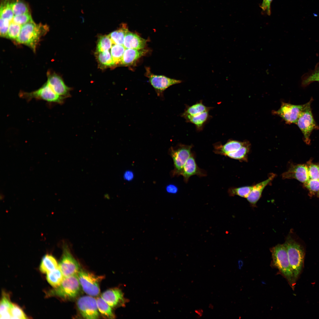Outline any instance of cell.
Wrapping results in <instances>:
<instances>
[{"label": "cell", "instance_id": "6da1fadb", "mask_svg": "<svg viewBox=\"0 0 319 319\" xmlns=\"http://www.w3.org/2000/svg\"><path fill=\"white\" fill-rule=\"evenodd\" d=\"M49 30L46 25L36 24L32 20L22 25L19 35L16 40L19 44L26 45L35 52L41 37Z\"/></svg>", "mask_w": 319, "mask_h": 319}, {"label": "cell", "instance_id": "7a4b0ae2", "mask_svg": "<svg viewBox=\"0 0 319 319\" xmlns=\"http://www.w3.org/2000/svg\"><path fill=\"white\" fill-rule=\"evenodd\" d=\"M272 265L279 270L288 281L293 289L296 282L289 263L286 247L285 243L278 244L270 249Z\"/></svg>", "mask_w": 319, "mask_h": 319}, {"label": "cell", "instance_id": "3957f363", "mask_svg": "<svg viewBox=\"0 0 319 319\" xmlns=\"http://www.w3.org/2000/svg\"><path fill=\"white\" fill-rule=\"evenodd\" d=\"M285 244L294 280L296 282L303 267L304 251L302 246L290 236L287 238Z\"/></svg>", "mask_w": 319, "mask_h": 319}, {"label": "cell", "instance_id": "277c9868", "mask_svg": "<svg viewBox=\"0 0 319 319\" xmlns=\"http://www.w3.org/2000/svg\"><path fill=\"white\" fill-rule=\"evenodd\" d=\"M80 287L77 274L64 277L60 285L48 291L47 296H56L64 299L73 298L79 294Z\"/></svg>", "mask_w": 319, "mask_h": 319}, {"label": "cell", "instance_id": "5b68a950", "mask_svg": "<svg viewBox=\"0 0 319 319\" xmlns=\"http://www.w3.org/2000/svg\"><path fill=\"white\" fill-rule=\"evenodd\" d=\"M19 96L28 101L33 99L42 100L51 103L61 104L65 98L56 93L47 82L38 89L30 92L21 91Z\"/></svg>", "mask_w": 319, "mask_h": 319}, {"label": "cell", "instance_id": "8992f818", "mask_svg": "<svg viewBox=\"0 0 319 319\" xmlns=\"http://www.w3.org/2000/svg\"><path fill=\"white\" fill-rule=\"evenodd\" d=\"M313 100L312 98L306 103V105L296 123L303 135L304 141L307 144L310 143V137L313 131L318 128L314 118L311 108V104Z\"/></svg>", "mask_w": 319, "mask_h": 319}, {"label": "cell", "instance_id": "52a82bcc", "mask_svg": "<svg viewBox=\"0 0 319 319\" xmlns=\"http://www.w3.org/2000/svg\"><path fill=\"white\" fill-rule=\"evenodd\" d=\"M192 147V145L180 144L176 148L170 149V154L174 167L173 175H181L185 163L191 154Z\"/></svg>", "mask_w": 319, "mask_h": 319}, {"label": "cell", "instance_id": "ba28073f", "mask_svg": "<svg viewBox=\"0 0 319 319\" xmlns=\"http://www.w3.org/2000/svg\"><path fill=\"white\" fill-rule=\"evenodd\" d=\"M77 275L81 287L86 294L92 296H96L100 294L99 278L81 269Z\"/></svg>", "mask_w": 319, "mask_h": 319}, {"label": "cell", "instance_id": "9c48e42d", "mask_svg": "<svg viewBox=\"0 0 319 319\" xmlns=\"http://www.w3.org/2000/svg\"><path fill=\"white\" fill-rule=\"evenodd\" d=\"M59 267L64 276L77 274L80 269L78 262L73 257L66 245H64Z\"/></svg>", "mask_w": 319, "mask_h": 319}, {"label": "cell", "instance_id": "30bf717a", "mask_svg": "<svg viewBox=\"0 0 319 319\" xmlns=\"http://www.w3.org/2000/svg\"><path fill=\"white\" fill-rule=\"evenodd\" d=\"M77 305L82 316L84 318L94 319L98 318V311L96 300L90 296L80 297L77 300Z\"/></svg>", "mask_w": 319, "mask_h": 319}, {"label": "cell", "instance_id": "8fae6325", "mask_svg": "<svg viewBox=\"0 0 319 319\" xmlns=\"http://www.w3.org/2000/svg\"><path fill=\"white\" fill-rule=\"evenodd\" d=\"M306 104L295 105L283 102L279 109L274 113L280 116L288 124L296 123Z\"/></svg>", "mask_w": 319, "mask_h": 319}, {"label": "cell", "instance_id": "7c38bea8", "mask_svg": "<svg viewBox=\"0 0 319 319\" xmlns=\"http://www.w3.org/2000/svg\"><path fill=\"white\" fill-rule=\"evenodd\" d=\"M147 75L149 82L154 89L157 95L161 98H163L164 91L168 87L182 82L180 80L170 78L163 75L149 73Z\"/></svg>", "mask_w": 319, "mask_h": 319}, {"label": "cell", "instance_id": "4fadbf2b", "mask_svg": "<svg viewBox=\"0 0 319 319\" xmlns=\"http://www.w3.org/2000/svg\"><path fill=\"white\" fill-rule=\"evenodd\" d=\"M47 83L57 94L65 98L70 96L71 88L65 84L62 78L56 73L48 71Z\"/></svg>", "mask_w": 319, "mask_h": 319}, {"label": "cell", "instance_id": "5bb4252c", "mask_svg": "<svg viewBox=\"0 0 319 319\" xmlns=\"http://www.w3.org/2000/svg\"><path fill=\"white\" fill-rule=\"evenodd\" d=\"M281 176L283 179H295L304 183L310 179L307 167L305 165H292Z\"/></svg>", "mask_w": 319, "mask_h": 319}, {"label": "cell", "instance_id": "9a60e30c", "mask_svg": "<svg viewBox=\"0 0 319 319\" xmlns=\"http://www.w3.org/2000/svg\"><path fill=\"white\" fill-rule=\"evenodd\" d=\"M101 297L112 308L122 306L125 302L123 293L117 288L105 291L102 294Z\"/></svg>", "mask_w": 319, "mask_h": 319}, {"label": "cell", "instance_id": "2e32d148", "mask_svg": "<svg viewBox=\"0 0 319 319\" xmlns=\"http://www.w3.org/2000/svg\"><path fill=\"white\" fill-rule=\"evenodd\" d=\"M181 175L183 176L185 182L187 183L191 176L196 175L203 177L206 174L205 172L198 166L194 155L191 154L185 163Z\"/></svg>", "mask_w": 319, "mask_h": 319}, {"label": "cell", "instance_id": "e0dca14e", "mask_svg": "<svg viewBox=\"0 0 319 319\" xmlns=\"http://www.w3.org/2000/svg\"><path fill=\"white\" fill-rule=\"evenodd\" d=\"M276 176L275 174L271 173L266 180L253 185L251 191L246 198L248 201L252 205H255L261 198L264 188L272 182Z\"/></svg>", "mask_w": 319, "mask_h": 319}, {"label": "cell", "instance_id": "ac0fdd59", "mask_svg": "<svg viewBox=\"0 0 319 319\" xmlns=\"http://www.w3.org/2000/svg\"><path fill=\"white\" fill-rule=\"evenodd\" d=\"M146 43V40L128 31L125 35L123 45L126 48L140 50L145 47Z\"/></svg>", "mask_w": 319, "mask_h": 319}, {"label": "cell", "instance_id": "d6986e66", "mask_svg": "<svg viewBox=\"0 0 319 319\" xmlns=\"http://www.w3.org/2000/svg\"><path fill=\"white\" fill-rule=\"evenodd\" d=\"M245 142L230 140L224 145L217 144L214 146V152L217 154L225 156L229 153L234 152L239 149L244 145Z\"/></svg>", "mask_w": 319, "mask_h": 319}, {"label": "cell", "instance_id": "ffe728a7", "mask_svg": "<svg viewBox=\"0 0 319 319\" xmlns=\"http://www.w3.org/2000/svg\"><path fill=\"white\" fill-rule=\"evenodd\" d=\"M146 52L142 49L126 48L121 64L125 66L130 65L142 56Z\"/></svg>", "mask_w": 319, "mask_h": 319}, {"label": "cell", "instance_id": "44dd1931", "mask_svg": "<svg viewBox=\"0 0 319 319\" xmlns=\"http://www.w3.org/2000/svg\"><path fill=\"white\" fill-rule=\"evenodd\" d=\"M58 267V264L55 258L51 255L47 254L41 260L39 269L42 273L47 274Z\"/></svg>", "mask_w": 319, "mask_h": 319}, {"label": "cell", "instance_id": "7402d4cb", "mask_svg": "<svg viewBox=\"0 0 319 319\" xmlns=\"http://www.w3.org/2000/svg\"><path fill=\"white\" fill-rule=\"evenodd\" d=\"M12 303L8 294L3 292L0 301V319H11V311Z\"/></svg>", "mask_w": 319, "mask_h": 319}, {"label": "cell", "instance_id": "603a6c76", "mask_svg": "<svg viewBox=\"0 0 319 319\" xmlns=\"http://www.w3.org/2000/svg\"><path fill=\"white\" fill-rule=\"evenodd\" d=\"M209 111H206L194 116H182L187 121L194 125L198 130H201L209 117Z\"/></svg>", "mask_w": 319, "mask_h": 319}, {"label": "cell", "instance_id": "cb8c5ba5", "mask_svg": "<svg viewBox=\"0 0 319 319\" xmlns=\"http://www.w3.org/2000/svg\"><path fill=\"white\" fill-rule=\"evenodd\" d=\"M126 24H122L117 30L110 33L109 35L113 44L123 45L125 35L128 31Z\"/></svg>", "mask_w": 319, "mask_h": 319}, {"label": "cell", "instance_id": "d4e9b609", "mask_svg": "<svg viewBox=\"0 0 319 319\" xmlns=\"http://www.w3.org/2000/svg\"><path fill=\"white\" fill-rule=\"evenodd\" d=\"M250 148V144L248 141H245L244 145L237 150L229 153L225 156L240 161H247L248 157Z\"/></svg>", "mask_w": 319, "mask_h": 319}, {"label": "cell", "instance_id": "484cf974", "mask_svg": "<svg viewBox=\"0 0 319 319\" xmlns=\"http://www.w3.org/2000/svg\"><path fill=\"white\" fill-rule=\"evenodd\" d=\"M64 276L58 267L46 274L48 283L53 288L58 287L62 281Z\"/></svg>", "mask_w": 319, "mask_h": 319}, {"label": "cell", "instance_id": "4316f807", "mask_svg": "<svg viewBox=\"0 0 319 319\" xmlns=\"http://www.w3.org/2000/svg\"><path fill=\"white\" fill-rule=\"evenodd\" d=\"M96 55L101 66L106 68L115 65L111 53L109 50L101 52H96Z\"/></svg>", "mask_w": 319, "mask_h": 319}, {"label": "cell", "instance_id": "83f0119b", "mask_svg": "<svg viewBox=\"0 0 319 319\" xmlns=\"http://www.w3.org/2000/svg\"><path fill=\"white\" fill-rule=\"evenodd\" d=\"M99 313L103 316L109 318H114L115 316L112 308L101 297L96 299Z\"/></svg>", "mask_w": 319, "mask_h": 319}, {"label": "cell", "instance_id": "f1b7e54d", "mask_svg": "<svg viewBox=\"0 0 319 319\" xmlns=\"http://www.w3.org/2000/svg\"><path fill=\"white\" fill-rule=\"evenodd\" d=\"M210 109V107L205 106L202 103V102H200L187 107L181 116H194L205 112L209 111Z\"/></svg>", "mask_w": 319, "mask_h": 319}, {"label": "cell", "instance_id": "f546056e", "mask_svg": "<svg viewBox=\"0 0 319 319\" xmlns=\"http://www.w3.org/2000/svg\"><path fill=\"white\" fill-rule=\"evenodd\" d=\"M0 18L6 19L12 22L14 14L9 0H4L0 6Z\"/></svg>", "mask_w": 319, "mask_h": 319}, {"label": "cell", "instance_id": "4dcf8cb0", "mask_svg": "<svg viewBox=\"0 0 319 319\" xmlns=\"http://www.w3.org/2000/svg\"><path fill=\"white\" fill-rule=\"evenodd\" d=\"M125 48L122 45L113 44L110 53L115 64L121 63Z\"/></svg>", "mask_w": 319, "mask_h": 319}, {"label": "cell", "instance_id": "1f68e13d", "mask_svg": "<svg viewBox=\"0 0 319 319\" xmlns=\"http://www.w3.org/2000/svg\"><path fill=\"white\" fill-rule=\"evenodd\" d=\"M113 44L109 35L100 36L97 41L96 52H101L109 50Z\"/></svg>", "mask_w": 319, "mask_h": 319}, {"label": "cell", "instance_id": "d6a6232c", "mask_svg": "<svg viewBox=\"0 0 319 319\" xmlns=\"http://www.w3.org/2000/svg\"><path fill=\"white\" fill-rule=\"evenodd\" d=\"M253 187V185L237 188L232 187L228 189V192L230 196L237 195L246 198L251 191Z\"/></svg>", "mask_w": 319, "mask_h": 319}, {"label": "cell", "instance_id": "836d02e7", "mask_svg": "<svg viewBox=\"0 0 319 319\" xmlns=\"http://www.w3.org/2000/svg\"><path fill=\"white\" fill-rule=\"evenodd\" d=\"M10 5L14 15L28 13V8L27 5L22 0L13 1L10 2Z\"/></svg>", "mask_w": 319, "mask_h": 319}, {"label": "cell", "instance_id": "e575fe53", "mask_svg": "<svg viewBox=\"0 0 319 319\" xmlns=\"http://www.w3.org/2000/svg\"><path fill=\"white\" fill-rule=\"evenodd\" d=\"M22 26L12 21L10 23L6 38L16 40L18 38Z\"/></svg>", "mask_w": 319, "mask_h": 319}, {"label": "cell", "instance_id": "d590c367", "mask_svg": "<svg viewBox=\"0 0 319 319\" xmlns=\"http://www.w3.org/2000/svg\"><path fill=\"white\" fill-rule=\"evenodd\" d=\"M11 314V319H26L28 318L23 310L18 305L12 303Z\"/></svg>", "mask_w": 319, "mask_h": 319}, {"label": "cell", "instance_id": "8d00e7d4", "mask_svg": "<svg viewBox=\"0 0 319 319\" xmlns=\"http://www.w3.org/2000/svg\"><path fill=\"white\" fill-rule=\"evenodd\" d=\"M32 20L30 14L28 13L19 15H14L12 21L22 25Z\"/></svg>", "mask_w": 319, "mask_h": 319}, {"label": "cell", "instance_id": "74e56055", "mask_svg": "<svg viewBox=\"0 0 319 319\" xmlns=\"http://www.w3.org/2000/svg\"><path fill=\"white\" fill-rule=\"evenodd\" d=\"M305 186L308 190L310 195H314L319 191V180L310 179L304 183Z\"/></svg>", "mask_w": 319, "mask_h": 319}, {"label": "cell", "instance_id": "f35d334b", "mask_svg": "<svg viewBox=\"0 0 319 319\" xmlns=\"http://www.w3.org/2000/svg\"><path fill=\"white\" fill-rule=\"evenodd\" d=\"M307 168L310 179L319 180V166L312 164Z\"/></svg>", "mask_w": 319, "mask_h": 319}, {"label": "cell", "instance_id": "ab89813d", "mask_svg": "<svg viewBox=\"0 0 319 319\" xmlns=\"http://www.w3.org/2000/svg\"><path fill=\"white\" fill-rule=\"evenodd\" d=\"M0 35L4 38H6L10 22L9 20L0 18Z\"/></svg>", "mask_w": 319, "mask_h": 319}, {"label": "cell", "instance_id": "60d3db41", "mask_svg": "<svg viewBox=\"0 0 319 319\" xmlns=\"http://www.w3.org/2000/svg\"><path fill=\"white\" fill-rule=\"evenodd\" d=\"M315 81L319 82V69L315 71L313 73L304 80L302 84L306 85Z\"/></svg>", "mask_w": 319, "mask_h": 319}, {"label": "cell", "instance_id": "b9f144b4", "mask_svg": "<svg viewBox=\"0 0 319 319\" xmlns=\"http://www.w3.org/2000/svg\"><path fill=\"white\" fill-rule=\"evenodd\" d=\"M272 0H263L261 7L262 10L266 12L268 15L271 14L270 5Z\"/></svg>", "mask_w": 319, "mask_h": 319}, {"label": "cell", "instance_id": "7bdbcfd3", "mask_svg": "<svg viewBox=\"0 0 319 319\" xmlns=\"http://www.w3.org/2000/svg\"><path fill=\"white\" fill-rule=\"evenodd\" d=\"M167 191L170 193L175 194L178 191V188L177 186L173 184L168 185L166 188Z\"/></svg>", "mask_w": 319, "mask_h": 319}, {"label": "cell", "instance_id": "ee69618b", "mask_svg": "<svg viewBox=\"0 0 319 319\" xmlns=\"http://www.w3.org/2000/svg\"><path fill=\"white\" fill-rule=\"evenodd\" d=\"M133 177V173L131 171H126L124 174V177L125 180H132Z\"/></svg>", "mask_w": 319, "mask_h": 319}, {"label": "cell", "instance_id": "f6af8a7d", "mask_svg": "<svg viewBox=\"0 0 319 319\" xmlns=\"http://www.w3.org/2000/svg\"><path fill=\"white\" fill-rule=\"evenodd\" d=\"M195 312L198 315L199 317H201L203 315V311L202 309H199L195 310Z\"/></svg>", "mask_w": 319, "mask_h": 319}, {"label": "cell", "instance_id": "bcb514c9", "mask_svg": "<svg viewBox=\"0 0 319 319\" xmlns=\"http://www.w3.org/2000/svg\"><path fill=\"white\" fill-rule=\"evenodd\" d=\"M238 263L239 268L240 269L243 265V262L241 260H240L238 261Z\"/></svg>", "mask_w": 319, "mask_h": 319}, {"label": "cell", "instance_id": "7dc6e473", "mask_svg": "<svg viewBox=\"0 0 319 319\" xmlns=\"http://www.w3.org/2000/svg\"><path fill=\"white\" fill-rule=\"evenodd\" d=\"M213 306L211 304H210L209 305V307L211 309H213Z\"/></svg>", "mask_w": 319, "mask_h": 319}]
</instances>
